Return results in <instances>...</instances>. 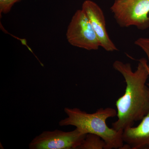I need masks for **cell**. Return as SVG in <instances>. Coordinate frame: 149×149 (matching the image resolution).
I'll return each instance as SVG.
<instances>
[{"mask_svg":"<svg viewBox=\"0 0 149 149\" xmlns=\"http://www.w3.org/2000/svg\"><path fill=\"white\" fill-rule=\"evenodd\" d=\"M117 24L121 27H149V0H115L110 8Z\"/></svg>","mask_w":149,"mask_h":149,"instance_id":"cell-3","label":"cell"},{"mask_svg":"<svg viewBox=\"0 0 149 149\" xmlns=\"http://www.w3.org/2000/svg\"><path fill=\"white\" fill-rule=\"evenodd\" d=\"M135 45L139 46L142 48V49L146 53L148 56L149 61V39L148 38H141L136 40L135 42ZM149 77V65L148 68ZM149 89V83L147 84Z\"/></svg>","mask_w":149,"mask_h":149,"instance_id":"cell-10","label":"cell"},{"mask_svg":"<svg viewBox=\"0 0 149 149\" xmlns=\"http://www.w3.org/2000/svg\"><path fill=\"white\" fill-rule=\"evenodd\" d=\"M67 40L71 45L87 50H96L100 47L95 32L82 9L73 15L68 27Z\"/></svg>","mask_w":149,"mask_h":149,"instance_id":"cell-4","label":"cell"},{"mask_svg":"<svg viewBox=\"0 0 149 149\" xmlns=\"http://www.w3.org/2000/svg\"><path fill=\"white\" fill-rule=\"evenodd\" d=\"M137 69L133 71L131 65L119 61L113 66L122 74L126 83L123 95L116 102L117 120L112 124L117 131H123L141 120L149 111V89L146 84L149 77L148 61L143 58L139 60Z\"/></svg>","mask_w":149,"mask_h":149,"instance_id":"cell-1","label":"cell"},{"mask_svg":"<svg viewBox=\"0 0 149 149\" xmlns=\"http://www.w3.org/2000/svg\"><path fill=\"white\" fill-rule=\"evenodd\" d=\"M136 127H128L123 130V142L132 149H149V111Z\"/></svg>","mask_w":149,"mask_h":149,"instance_id":"cell-7","label":"cell"},{"mask_svg":"<svg viewBox=\"0 0 149 149\" xmlns=\"http://www.w3.org/2000/svg\"><path fill=\"white\" fill-rule=\"evenodd\" d=\"M81 9L84 11L91 22L100 47L107 52L118 51L107 32L105 18L100 6L91 0H86L82 4Z\"/></svg>","mask_w":149,"mask_h":149,"instance_id":"cell-6","label":"cell"},{"mask_svg":"<svg viewBox=\"0 0 149 149\" xmlns=\"http://www.w3.org/2000/svg\"><path fill=\"white\" fill-rule=\"evenodd\" d=\"M86 134L76 128L69 132L58 130L45 131L29 144L30 149H77Z\"/></svg>","mask_w":149,"mask_h":149,"instance_id":"cell-5","label":"cell"},{"mask_svg":"<svg viewBox=\"0 0 149 149\" xmlns=\"http://www.w3.org/2000/svg\"><path fill=\"white\" fill-rule=\"evenodd\" d=\"M22 0H0V13H8L13 6Z\"/></svg>","mask_w":149,"mask_h":149,"instance_id":"cell-9","label":"cell"},{"mask_svg":"<svg viewBox=\"0 0 149 149\" xmlns=\"http://www.w3.org/2000/svg\"><path fill=\"white\" fill-rule=\"evenodd\" d=\"M67 117L59 121L61 126L72 125L84 134H95L102 138L107 144V149H121L123 146V131H117L107 125L108 118L117 116L112 108H101L94 113H87L77 108H65Z\"/></svg>","mask_w":149,"mask_h":149,"instance_id":"cell-2","label":"cell"},{"mask_svg":"<svg viewBox=\"0 0 149 149\" xmlns=\"http://www.w3.org/2000/svg\"><path fill=\"white\" fill-rule=\"evenodd\" d=\"M77 149H107V144L100 136L89 133Z\"/></svg>","mask_w":149,"mask_h":149,"instance_id":"cell-8","label":"cell"}]
</instances>
